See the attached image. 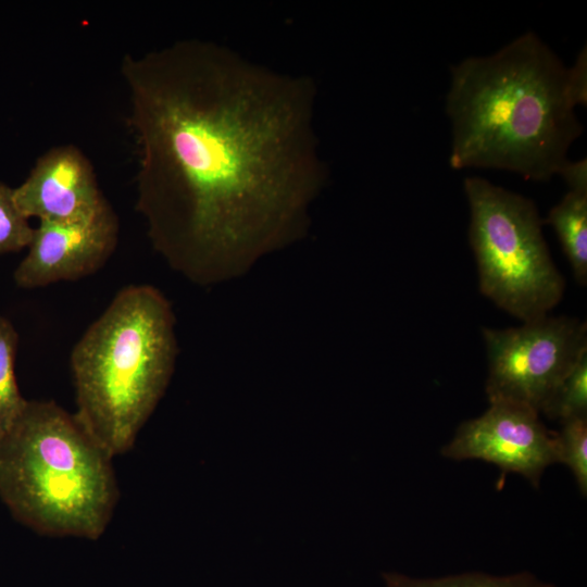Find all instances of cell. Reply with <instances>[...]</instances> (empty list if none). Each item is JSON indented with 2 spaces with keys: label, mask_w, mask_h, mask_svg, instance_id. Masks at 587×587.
Segmentation results:
<instances>
[{
  "label": "cell",
  "mask_w": 587,
  "mask_h": 587,
  "mask_svg": "<svg viewBox=\"0 0 587 587\" xmlns=\"http://www.w3.org/2000/svg\"><path fill=\"white\" fill-rule=\"evenodd\" d=\"M13 197L24 216L48 222L88 220L109 204L90 161L73 145L45 152Z\"/></svg>",
  "instance_id": "cell-9"
},
{
  "label": "cell",
  "mask_w": 587,
  "mask_h": 587,
  "mask_svg": "<svg viewBox=\"0 0 587 587\" xmlns=\"http://www.w3.org/2000/svg\"><path fill=\"white\" fill-rule=\"evenodd\" d=\"M490 402H505L541 413L580 357L587 352L586 323L545 315L519 327L484 328Z\"/></svg>",
  "instance_id": "cell-6"
},
{
  "label": "cell",
  "mask_w": 587,
  "mask_h": 587,
  "mask_svg": "<svg viewBox=\"0 0 587 587\" xmlns=\"http://www.w3.org/2000/svg\"><path fill=\"white\" fill-rule=\"evenodd\" d=\"M386 587H559L540 579L536 574L521 571L507 575L484 572H466L442 577H412L398 572H384Z\"/></svg>",
  "instance_id": "cell-11"
},
{
  "label": "cell",
  "mask_w": 587,
  "mask_h": 587,
  "mask_svg": "<svg viewBox=\"0 0 587 587\" xmlns=\"http://www.w3.org/2000/svg\"><path fill=\"white\" fill-rule=\"evenodd\" d=\"M17 345L15 327L0 315V437L10 428L27 401L20 394L15 377Z\"/></svg>",
  "instance_id": "cell-12"
},
{
  "label": "cell",
  "mask_w": 587,
  "mask_h": 587,
  "mask_svg": "<svg viewBox=\"0 0 587 587\" xmlns=\"http://www.w3.org/2000/svg\"><path fill=\"white\" fill-rule=\"evenodd\" d=\"M136 210L153 248L198 285L300 239L325 184L316 87L203 39L123 58Z\"/></svg>",
  "instance_id": "cell-1"
},
{
  "label": "cell",
  "mask_w": 587,
  "mask_h": 587,
  "mask_svg": "<svg viewBox=\"0 0 587 587\" xmlns=\"http://www.w3.org/2000/svg\"><path fill=\"white\" fill-rule=\"evenodd\" d=\"M18 210L13 188L0 183V254L27 248L34 227Z\"/></svg>",
  "instance_id": "cell-15"
},
{
  "label": "cell",
  "mask_w": 587,
  "mask_h": 587,
  "mask_svg": "<svg viewBox=\"0 0 587 587\" xmlns=\"http://www.w3.org/2000/svg\"><path fill=\"white\" fill-rule=\"evenodd\" d=\"M118 229V218L110 203L84 221H39L28 252L14 271L15 284L33 289L95 274L114 252Z\"/></svg>",
  "instance_id": "cell-8"
},
{
  "label": "cell",
  "mask_w": 587,
  "mask_h": 587,
  "mask_svg": "<svg viewBox=\"0 0 587 587\" xmlns=\"http://www.w3.org/2000/svg\"><path fill=\"white\" fill-rule=\"evenodd\" d=\"M454 170H507L549 180L580 136L577 104L587 100V55L566 67L527 32L488 57L451 66L446 98Z\"/></svg>",
  "instance_id": "cell-2"
},
{
  "label": "cell",
  "mask_w": 587,
  "mask_h": 587,
  "mask_svg": "<svg viewBox=\"0 0 587 587\" xmlns=\"http://www.w3.org/2000/svg\"><path fill=\"white\" fill-rule=\"evenodd\" d=\"M174 326L160 290L130 285L72 350L74 414L112 458L134 446L168 385L177 355Z\"/></svg>",
  "instance_id": "cell-3"
},
{
  "label": "cell",
  "mask_w": 587,
  "mask_h": 587,
  "mask_svg": "<svg viewBox=\"0 0 587 587\" xmlns=\"http://www.w3.org/2000/svg\"><path fill=\"white\" fill-rule=\"evenodd\" d=\"M576 280L587 284V192L569 190L548 214Z\"/></svg>",
  "instance_id": "cell-10"
},
{
  "label": "cell",
  "mask_w": 587,
  "mask_h": 587,
  "mask_svg": "<svg viewBox=\"0 0 587 587\" xmlns=\"http://www.w3.org/2000/svg\"><path fill=\"white\" fill-rule=\"evenodd\" d=\"M540 414L560 423L587 416V352L561 380Z\"/></svg>",
  "instance_id": "cell-13"
},
{
  "label": "cell",
  "mask_w": 587,
  "mask_h": 587,
  "mask_svg": "<svg viewBox=\"0 0 587 587\" xmlns=\"http://www.w3.org/2000/svg\"><path fill=\"white\" fill-rule=\"evenodd\" d=\"M463 187L480 292L523 322L548 315L561 301L565 282L535 203L483 177H466Z\"/></svg>",
  "instance_id": "cell-5"
},
{
  "label": "cell",
  "mask_w": 587,
  "mask_h": 587,
  "mask_svg": "<svg viewBox=\"0 0 587 587\" xmlns=\"http://www.w3.org/2000/svg\"><path fill=\"white\" fill-rule=\"evenodd\" d=\"M557 463L565 464L572 472L579 491L587 495V416L561 423L554 434Z\"/></svg>",
  "instance_id": "cell-14"
},
{
  "label": "cell",
  "mask_w": 587,
  "mask_h": 587,
  "mask_svg": "<svg viewBox=\"0 0 587 587\" xmlns=\"http://www.w3.org/2000/svg\"><path fill=\"white\" fill-rule=\"evenodd\" d=\"M0 499L39 534L98 539L118 499L112 457L75 414L27 400L0 437Z\"/></svg>",
  "instance_id": "cell-4"
},
{
  "label": "cell",
  "mask_w": 587,
  "mask_h": 587,
  "mask_svg": "<svg viewBox=\"0 0 587 587\" xmlns=\"http://www.w3.org/2000/svg\"><path fill=\"white\" fill-rule=\"evenodd\" d=\"M561 175L569 186V190L587 192V162L586 159L578 161L567 160L560 168Z\"/></svg>",
  "instance_id": "cell-16"
},
{
  "label": "cell",
  "mask_w": 587,
  "mask_h": 587,
  "mask_svg": "<svg viewBox=\"0 0 587 587\" xmlns=\"http://www.w3.org/2000/svg\"><path fill=\"white\" fill-rule=\"evenodd\" d=\"M537 412L505 402H490L478 417L459 425L442 447L445 458L480 460L516 473L538 488L545 470L557 463L554 434Z\"/></svg>",
  "instance_id": "cell-7"
}]
</instances>
